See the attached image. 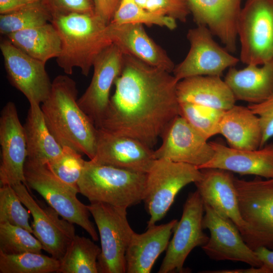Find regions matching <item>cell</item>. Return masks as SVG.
<instances>
[{"instance_id":"22","label":"cell","mask_w":273,"mask_h":273,"mask_svg":"<svg viewBox=\"0 0 273 273\" xmlns=\"http://www.w3.org/2000/svg\"><path fill=\"white\" fill-rule=\"evenodd\" d=\"M107 31L112 42L128 54L154 67L172 72L175 65L166 52L149 37L141 24L110 23Z\"/></svg>"},{"instance_id":"44","label":"cell","mask_w":273,"mask_h":273,"mask_svg":"<svg viewBox=\"0 0 273 273\" xmlns=\"http://www.w3.org/2000/svg\"><path fill=\"white\" fill-rule=\"evenodd\" d=\"M26 1H30V2H33V1H35L37 0H26Z\"/></svg>"},{"instance_id":"9","label":"cell","mask_w":273,"mask_h":273,"mask_svg":"<svg viewBox=\"0 0 273 273\" xmlns=\"http://www.w3.org/2000/svg\"><path fill=\"white\" fill-rule=\"evenodd\" d=\"M240 60L262 65L273 59V0H247L237 26Z\"/></svg>"},{"instance_id":"13","label":"cell","mask_w":273,"mask_h":273,"mask_svg":"<svg viewBox=\"0 0 273 273\" xmlns=\"http://www.w3.org/2000/svg\"><path fill=\"white\" fill-rule=\"evenodd\" d=\"M124 53L112 43L96 57L91 82L78 104L98 128L110 102V89L120 75L123 64Z\"/></svg>"},{"instance_id":"25","label":"cell","mask_w":273,"mask_h":273,"mask_svg":"<svg viewBox=\"0 0 273 273\" xmlns=\"http://www.w3.org/2000/svg\"><path fill=\"white\" fill-rule=\"evenodd\" d=\"M262 65L249 64L241 70L229 68L224 80L236 100L255 104L273 95V59Z\"/></svg>"},{"instance_id":"33","label":"cell","mask_w":273,"mask_h":273,"mask_svg":"<svg viewBox=\"0 0 273 273\" xmlns=\"http://www.w3.org/2000/svg\"><path fill=\"white\" fill-rule=\"evenodd\" d=\"M110 23L156 25L170 30L177 26L175 19L150 12L140 7L133 0H121Z\"/></svg>"},{"instance_id":"28","label":"cell","mask_w":273,"mask_h":273,"mask_svg":"<svg viewBox=\"0 0 273 273\" xmlns=\"http://www.w3.org/2000/svg\"><path fill=\"white\" fill-rule=\"evenodd\" d=\"M16 47L28 56L46 64L61 53L60 36L52 23L17 31L6 35Z\"/></svg>"},{"instance_id":"15","label":"cell","mask_w":273,"mask_h":273,"mask_svg":"<svg viewBox=\"0 0 273 273\" xmlns=\"http://www.w3.org/2000/svg\"><path fill=\"white\" fill-rule=\"evenodd\" d=\"M0 49L11 84L25 96L29 103L44 102L52 85L46 63L28 56L8 39L1 42Z\"/></svg>"},{"instance_id":"42","label":"cell","mask_w":273,"mask_h":273,"mask_svg":"<svg viewBox=\"0 0 273 273\" xmlns=\"http://www.w3.org/2000/svg\"><path fill=\"white\" fill-rule=\"evenodd\" d=\"M31 2L26 0H0V14L13 12Z\"/></svg>"},{"instance_id":"12","label":"cell","mask_w":273,"mask_h":273,"mask_svg":"<svg viewBox=\"0 0 273 273\" xmlns=\"http://www.w3.org/2000/svg\"><path fill=\"white\" fill-rule=\"evenodd\" d=\"M209 28L198 25L189 30L190 49L185 59L175 66L173 76L179 81L195 76H219L228 68L235 66L238 58L231 55L213 39Z\"/></svg>"},{"instance_id":"1","label":"cell","mask_w":273,"mask_h":273,"mask_svg":"<svg viewBox=\"0 0 273 273\" xmlns=\"http://www.w3.org/2000/svg\"><path fill=\"white\" fill-rule=\"evenodd\" d=\"M178 82L167 71L124 54L114 93L97 128L134 138L152 149L179 115Z\"/></svg>"},{"instance_id":"19","label":"cell","mask_w":273,"mask_h":273,"mask_svg":"<svg viewBox=\"0 0 273 273\" xmlns=\"http://www.w3.org/2000/svg\"><path fill=\"white\" fill-rule=\"evenodd\" d=\"M198 25L207 27L229 52L236 51L242 0H187Z\"/></svg>"},{"instance_id":"10","label":"cell","mask_w":273,"mask_h":273,"mask_svg":"<svg viewBox=\"0 0 273 273\" xmlns=\"http://www.w3.org/2000/svg\"><path fill=\"white\" fill-rule=\"evenodd\" d=\"M204 212V202L198 191L190 193L158 272H186L184 264L190 253L196 247H202L209 240V237L203 231Z\"/></svg>"},{"instance_id":"32","label":"cell","mask_w":273,"mask_h":273,"mask_svg":"<svg viewBox=\"0 0 273 273\" xmlns=\"http://www.w3.org/2000/svg\"><path fill=\"white\" fill-rule=\"evenodd\" d=\"M179 115L184 117L206 140L219 133V125L225 111L181 102Z\"/></svg>"},{"instance_id":"21","label":"cell","mask_w":273,"mask_h":273,"mask_svg":"<svg viewBox=\"0 0 273 273\" xmlns=\"http://www.w3.org/2000/svg\"><path fill=\"white\" fill-rule=\"evenodd\" d=\"M214 155L203 168H218L241 175H255L267 179L273 178V144L253 150L228 147L210 142Z\"/></svg>"},{"instance_id":"23","label":"cell","mask_w":273,"mask_h":273,"mask_svg":"<svg viewBox=\"0 0 273 273\" xmlns=\"http://www.w3.org/2000/svg\"><path fill=\"white\" fill-rule=\"evenodd\" d=\"M177 223L173 219L148 228L142 234L134 232L125 253L126 272H150L158 256L167 249Z\"/></svg>"},{"instance_id":"38","label":"cell","mask_w":273,"mask_h":273,"mask_svg":"<svg viewBox=\"0 0 273 273\" xmlns=\"http://www.w3.org/2000/svg\"><path fill=\"white\" fill-rule=\"evenodd\" d=\"M54 16L72 13H94L93 0H40Z\"/></svg>"},{"instance_id":"7","label":"cell","mask_w":273,"mask_h":273,"mask_svg":"<svg viewBox=\"0 0 273 273\" xmlns=\"http://www.w3.org/2000/svg\"><path fill=\"white\" fill-rule=\"evenodd\" d=\"M202 176L201 169L194 165L165 158L156 159L147 173L143 200L150 215L147 228L165 216L183 188L199 181Z\"/></svg>"},{"instance_id":"4","label":"cell","mask_w":273,"mask_h":273,"mask_svg":"<svg viewBox=\"0 0 273 273\" xmlns=\"http://www.w3.org/2000/svg\"><path fill=\"white\" fill-rule=\"evenodd\" d=\"M147 173L85 161L78 183L79 193L90 203L128 208L143 201Z\"/></svg>"},{"instance_id":"30","label":"cell","mask_w":273,"mask_h":273,"mask_svg":"<svg viewBox=\"0 0 273 273\" xmlns=\"http://www.w3.org/2000/svg\"><path fill=\"white\" fill-rule=\"evenodd\" d=\"M52 20L51 14L40 1L37 0L13 12L0 14V32L7 35L51 23Z\"/></svg>"},{"instance_id":"27","label":"cell","mask_w":273,"mask_h":273,"mask_svg":"<svg viewBox=\"0 0 273 273\" xmlns=\"http://www.w3.org/2000/svg\"><path fill=\"white\" fill-rule=\"evenodd\" d=\"M29 104L23 125L27 144V158L47 163L62 154V147L49 129L40 104L34 102Z\"/></svg>"},{"instance_id":"31","label":"cell","mask_w":273,"mask_h":273,"mask_svg":"<svg viewBox=\"0 0 273 273\" xmlns=\"http://www.w3.org/2000/svg\"><path fill=\"white\" fill-rule=\"evenodd\" d=\"M60 266V260L41 253L7 254L0 252V273H58Z\"/></svg>"},{"instance_id":"16","label":"cell","mask_w":273,"mask_h":273,"mask_svg":"<svg viewBox=\"0 0 273 273\" xmlns=\"http://www.w3.org/2000/svg\"><path fill=\"white\" fill-rule=\"evenodd\" d=\"M1 186L22 183L26 186L24 166L27 149L24 126L20 122L16 105L7 102L1 112Z\"/></svg>"},{"instance_id":"18","label":"cell","mask_w":273,"mask_h":273,"mask_svg":"<svg viewBox=\"0 0 273 273\" xmlns=\"http://www.w3.org/2000/svg\"><path fill=\"white\" fill-rule=\"evenodd\" d=\"M155 159L154 150L141 141L97 128L94 162L147 173Z\"/></svg>"},{"instance_id":"43","label":"cell","mask_w":273,"mask_h":273,"mask_svg":"<svg viewBox=\"0 0 273 273\" xmlns=\"http://www.w3.org/2000/svg\"><path fill=\"white\" fill-rule=\"evenodd\" d=\"M140 7L146 9L148 0H133Z\"/></svg>"},{"instance_id":"36","label":"cell","mask_w":273,"mask_h":273,"mask_svg":"<svg viewBox=\"0 0 273 273\" xmlns=\"http://www.w3.org/2000/svg\"><path fill=\"white\" fill-rule=\"evenodd\" d=\"M23 204L12 186H1L0 223L8 222L22 227L32 234L29 221L31 214Z\"/></svg>"},{"instance_id":"37","label":"cell","mask_w":273,"mask_h":273,"mask_svg":"<svg viewBox=\"0 0 273 273\" xmlns=\"http://www.w3.org/2000/svg\"><path fill=\"white\" fill-rule=\"evenodd\" d=\"M146 9L182 22L191 13L187 0H148Z\"/></svg>"},{"instance_id":"17","label":"cell","mask_w":273,"mask_h":273,"mask_svg":"<svg viewBox=\"0 0 273 273\" xmlns=\"http://www.w3.org/2000/svg\"><path fill=\"white\" fill-rule=\"evenodd\" d=\"M161 138V145L154 151L156 159H168L200 169L214 155L207 140L179 115L169 123Z\"/></svg>"},{"instance_id":"29","label":"cell","mask_w":273,"mask_h":273,"mask_svg":"<svg viewBox=\"0 0 273 273\" xmlns=\"http://www.w3.org/2000/svg\"><path fill=\"white\" fill-rule=\"evenodd\" d=\"M101 248L92 240L75 235L60 260L58 273H98Z\"/></svg>"},{"instance_id":"11","label":"cell","mask_w":273,"mask_h":273,"mask_svg":"<svg viewBox=\"0 0 273 273\" xmlns=\"http://www.w3.org/2000/svg\"><path fill=\"white\" fill-rule=\"evenodd\" d=\"M12 186L32 216V234L41 244L43 250L61 260L76 235L73 223L62 218L48 204L34 199L23 183Z\"/></svg>"},{"instance_id":"40","label":"cell","mask_w":273,"mask_h":273,"mask_svg":"<svg viewBox=\"0 0 273 273\" xmlns=\"http://www.w3.org/2000/svg\"><path fill=\"white\" fill-rule=\"evenodd\" d=\"M121 0H93L94 13L105 24L112 21Z\"/></svg>"},{"instance_id":"41","label":"cell","mask_w":273,"mask_h":273,"mask_svg":"<svg viewBox=\"0 0 273 273\" xmlns=\"http://www.w3.org/2000/svg\"><path fill=\"white\" fill-rule=\"evenodd\" d=\"M254 251L262 263L260 266L261 273H273V250L260 247Z\"/></svg>"},{"instance_id":"8","label":"cell","mask_w":273,"mask_h":273,"mask_svg":"<svg viewBox=\"0 0 273 273\" xmlns=\"http://www.w3.org/2000/svg\"><path fill=\"white\" fill-rule=\"evenodd\" d=\"M87 206L100 238L99 272H126L125 253L134 233L127 218V208L104 203H90Z\"/></svg>"},{"instance_id":"2","label":"cell","mask_w":273,"mask_h":273,"mask_svg":"<svg viewBox=\"0 0 273 273\" xmlns=\"http://www.w3.org/2000/svg\"><path fill=\"white\" fill-rule=\"evenodd\" d=\"M76 82L59 75L52 81L50 94L41 108L47 125L57 142L90 160L96 154L97 128L78 104Z\"/></svg>"},{"instance_id":"34","label":"cell","mask_w":273,"mask_h":273,"mask_svg":"<svg viewBox=\"0 0 273 273\" xmlns=\"http://www.w3.org/2000/svg\"><path fill=\"white\" fill-rule=\"evenodd\" d=\"M31 234L22 227L8 222L0 223V252L7 254L41 253V244Z\"/></svg>"},{"instance_id":"24","label":"cell","mask_w":273,"mask_h":273,"mask_svg":"<svg viewBox=\"0 0 273 273\" xmlns=\"http://www.w3.org/2000/svg\"><path fill=\"white\" fill-rule=\"evenodd\" d=\"M179 103L187 102L226 111L237 101L231 89L219 76H195L177 82Z\"/></svg>"},{"instance_id":"6","label":"cell","mask_w":273,"mask_h":273,"mask_svg":"<svg viewBox=\"0 0 273 273\" xmlns=\"http://www.w3.org/2000/svg\"><path fill=\"white\" fill-rule=\"evenodd\" d=\"M26 187L37 192L64 219L84 230L97 241L99 235L89 219L87 206L77 197L78 191L60 179L47 163L27 158L24 166Z\"/></svg>"},{"instance_id":"39","label":"cell","mask_w":273,"mask_h":273,"mask_svg":"<svg viewBox=\"0 0 273 273\" xmlns=\"http://www.w3.org/2000/svg\"><path fill=\"white\" fill-rule=\"evenodd\" d=\"M248 107L259 118L262 133V148L273 137V95L261 102L250 104Z\"/></svg>"},{"instance_id":"3","label":"cell","mask_w":273,"mask_h":273,"mask_svg":"<svg viewBox=\"0 0 273 273\" xmlns=\"http://www.w3.org/2000/svg\"><path fill=\"white\" fill-rule=\"evenodd\" d=\"M61 39L62 49L56 58L67 75L80 69L87 76L98 55L112 43L107 25L95 14L72 13L54 16L51 22Z\"/></svg>"},{"instance_id":"35","label":"cell","mask_w":273,"mask_h":273,"mask_svg":"<svg viewBox=\"0 0 273 273\" xmlns=\"http://www.w3.org/2000/svg\"><path fill=\"white\" fill-rule=\"evenodd\" d=\"M62 149V154L58 157L47 164L60 179L79 192L78 183L85 160L82 154L73 149L68 146H63Z\"/></svg>"},{"instance_id":"26","label":"cell","mask_w":273,"mask_h":273,"mask_svg":"<svg viewBox=\"0 0 273 273\" xmlns=\"http://www.w3.org/2000/svg\"><path fill=\"white\" fill-rule=\"evenodd\" d=\"M219 133L232 148L253 150L261 148L262 133L259 120L248 107L235 105L225 111Z\"/></svg>"},{"instance_id":"5","label":"cell","mask_w":273,"mask_h":273,"mask_svg":"<svg viewBox=\"0 0 273 273\" xmlns=\"http://www.w3.org/2000/svg\"><path fill=\"white\" fill-rule=\"evenodd\" d=\"M242 217L246 228L240 232L247 245L273 250V178L251 180L234 177Z\"/></svg>"},{"instance_id":"14","label":"cell","mask_w":273,"mask_h":273,"mask_svg":"<svg viewBox=\"0 0 273 273\" xmlns=\"http://www.w3.org/2000/svg\"><path fill=\"white\" fill-rule=\"evenodd\" d=\"M202 219L203 229H208L210 236L202 249L211 259L241 261L251 266L259 267L262 263L254 250L245 243L235 224L204 204Z\"/></svg>"},{"instance_id":"20","label":"cell","mask_w":273,"mask_h":273,"mask_svg":"<svg viewBox=\"0 0 273 273\" xmlns=\"http://www.w3.org/2000/svg\"><path fill=\"white\" fill-rule=\"evenodd\" d=\"M201 178L195 183L204 204L231 219L240 232L246 224L243 219L232 172L218 168L201 169Z\"/></svg>"}]
</instances>
